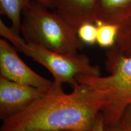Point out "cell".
<instances>
[{
  "mask_svg": "<svg viewBox=\"0 0 131 131\" xmlns=\"http://www.w3.org/2000/svg\"><path fill=\"white\" fill-rule=\"evenodd\" d=\"M99 0H58L55 12L75 29L95 23Z\"/></svg>",
  "mask_w": 131,
  "mask_h": 131,
  "instance_id": "cell-7",
  "label": "cell"
},
{
  "mask_svg": "<svg viewBox=\"0 0 131 131\" xmlns=\"http://www.w3.org/2000/svg\"><path fill=\"white\" fill-rule=\"evenodd\" d=\"M77 35L83 44L93 45L96 43L97 27L94 23H86L77 29Z\"/></svg>",
  "mask_w": 131,
  "mask_h": 131,
  "instance_id": "cell-12",
  "label": "cell"
},
{
  "mask_svg": "<svg viewBox=\"0 0 131 131\" xmlns=\"http://www.w3.org/2000/svg\"><path fill=\"white\" fill-rule=\"evenodd\" d=\"M32 1L33 0H0V14L9 19L10 27L16 34H20L23 14Z\"/></svg>",
  "mask_w": 131,
  "mask_h": 131,
  "instance_id": "cell-9",
  "label": "cell"
},
{
  "mask_svg": "<svg viewBox=\"0 0 131 131\" xmlns=\"http://www.w3.org/2000/svg\"><path fill=\"white\" fill-rule=\"evenodd\" d=\"M49 9L33 1L24 10L20 32L24 40L58 53H78L83 43L77 30Z\"/></svg>",
  "mask_w": 131,
  "mask_h": 131,
  "instance_id": "cell-3",
  "label": "cell"
},
{
  "mask_svg": "<svg viewBox=\"0 0 131 131\" xmlns=\"http://www.w3.org/2000/svg\"><path fill=\"white\" fill-rule=\"evenodd\" d=\"M0 73L10 81L45 91L53 84L29 68L19 57L15 47L4 38L0 40Z\"/></svg>",
  "mask_w": 131,
  "mask_h": 131,
  "instance_id": "cell-5",
  "label": "cell"
},
{
  "mask_svg": "<svg viewBox=\"0 0 131 131\" xmlns=\"http://www.w3.org/2000/svg\"><path fill=\"white\" fill-rule=\"evenodd\" d=\"M115 46L124 55L131 57V16L119 26Z\"/></svg>",
  "mask_w": 131,
  "mask_h": 131,
  "instance_id": "cell-11",
  "label": "cell"
},
{
  "mask_svg": "<svg viewBox=\"0 0 131 131\" xmlns=\"http://www.w3.org/2000/svg\"><path fill=\"white\" fill-rule=\"evenodd\" d=\"M97 27L96 43L102 48L112 47L115 45L119 26L100 21L94 23Z\"/></svg>",
  "mask_w": 131,
  "mask_h": 131,
  "instance_id": "cell-10",
  "label": "cell"
},
{
  "mask_svg": "<svg viewBox=\"0 0 131 131\" xmlns=\"http://www.w3.org/2000/svg\"><path fill=\"white\" fill-rule=\"evenodd\" d=\"M130 16L131 0L98 1L96 21L120 26Z\"/></svg>",
  "mask_w": 131,
  "mask_h": 131,
  "instance_id": "cell-8",
  "label": "cell"
},
{
  "mask_svg": "<svg viewBox=\"0 0 131 131\" xmlns=\"http://www.w3.org/2000/svg\"><path fill=\"white\" fill-rule=\"evenodd\" d=\"M89 131H106L105 124H104L103 115L101 112H100L98 114L94 125Z\"/></svg>",
  "mask_w": 131,
  "mask_h": 131,
  "instance_id": "cell-13",
  "label": "cell"
},
{
  "mask_svg": "<svg viewBox=\"0 0 131 131\" xmlns=\"http://www.w3.org/2000/svg\"><path fill=\"white\" fill-rule=\"evenodd\" d=\"M118 124L122 127H131V106L124 112Z\"/></svg>",
  "mask_w": 131,
  "mask_h": 131,
  "instance_id": "cell-14",
  "label": "cell"
},
{
  "mask_svg": "<svg viewBox=\"0 0 131 131\" xmlns=\"http://www.w3.org/2000/svg\"><path fill=\"white\" fill-rule=\"evenodd\" d=\"M47 91L15 83L0 75V117L3 121L21 112Z\"/></svg>",
  "mask_w": 131,
  "mask_h": 131,
  "instance_id": "cell-6",
  "label": "cell"
},
{
  "mask_svg": "<svg viewBox=\"0 0 131 131\" xmlns=\"http://www.w3.org/2000/svg\"><path fill=\"white\" fill-rule=\"evenodd\" d=\"M105 66L107 76L78 75L79 83L91 86L106 98L103 108L105 126H114L119 123L123 115L131 106V57L124 55L114 45L106 53Z\"/></svg>",
  "mask_w": 131,
  "mask_h": 131,
  "instance_id": "cell-2",
  "label": "cell"
},
{
  "mask_svg": "<svg viewBox=\"0 0 131 131\" xmlns=\"http://www.w3.org/2000/svg\"><path fill=\"white\" fill-rule=\"evenodd\" d=\"M106 131H131V127H122L121 126L117 125L114 126H105Z\"/></svg>",
  "mask_w": 131,
  "mask_h": 131,
  "instance_id": "cell-16",
  "label": "cell"
},
{
  "mask_svg": "<svg viewBox=\"0 0 131 131\" xmlns=\"http://www.w3.org/2000/svg\"><path fill=\"white\" fill-rule=\"evenodd\" d=\"M0 35L11 42L18 51L48 70L53 76L54 81L68 83L74 88L79 84L76 80L78 75H101L99 67L92 65L85 54L60 53L26 41L2 19L0 20Z\"/></svg>",
  "mask_w": 131,
  "mask_h": 131,
  "instance_id": "cell-4",
  "label": "cell"
},
{
  "mask_svg": "<svg viewBox=\"0 0 131 131\" xmlns=\"http://www.w3.org/2000/svg\"><path fill=\"white\" fill-rule=\"evenodd\" d=\"M63 84L53 81L43 96L3 121L1 131H89L106 105L105 97L82 83L66 94Z\"/></svg>",
  "mask_w": 131,
  "mask_h": 131,
  "instance_id": "cell-1",
  "label": "cell"
},
{
  "mask_svg": "<svg viewBox=\"0 0 131 131\" xmlns=\"http://www.w3.org/2000/svg\"><path fill=\"white\" fill-rule=\"evenodd\" d=\"M42 6H45L48 9L55 10L58 0H33Z\"/></svg>",
  "mask_w": 131,
  "mask_h": 131,
  "instance_id": "cell-15",
  "label": "cell"
},
{
  "mask_svg": "<svg viewBox=\"0 0 131 131\" xmlns=\"http://www.w3.org/2000/svg\"><path fill=\"white\" fill-rule=\"evenodd\" d=\"M18 131H29V130H18Z\"/></svg>",
  "mask_w": 131,
  "mask_h": 131,
  "instance_id": "cell-17",
  "label": "cell"
}]
</instances>
